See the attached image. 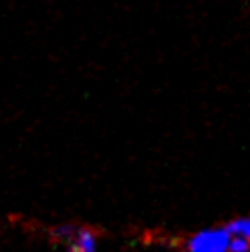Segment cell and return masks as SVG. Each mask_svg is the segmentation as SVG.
<instances>
[{"label":"cell","mask_w":250,"mask_h":252,"mask_svg":"<svg viewBox=\"0 0 250 252\" xmlns=\"http://www.w3.org/2000/svg\"><path fill=\"white\" fill-rule=\"evenodd\" d=\"M231 233L225 227L202 229L188 240V252H229Z\"/></svg>","instance_id":"cell-1"},{"label":"cell","mask_w":250,"mask_h":252,"mask_svg":"<svg viewBox=\"0 0 250 252\" xmlns=\"http://www.w3.org/2000/svg\"><path fill=\"white\" fill-rule=\"evenodd\" d=\"M67 252H96L98 250V238L92 229L88 227H77L71 233V238L65 242Z\"/></svg>","instance_id":"cell-2"},{"label":"cell","mask_w":250,"mask_h":252,"mask_svg":"<svg viewBox=\"0 0 250 252\" xmlns=\"http://www.w3.org/2000/svg\"><path fill=\"white\" fill-rule=\"evenodd\" d=\"M225 229L231 233V236H242V238H248L250 240V217L229 221L225 225Z\"/></svg>","instance_id":"cell-3"},{"label":"cell","mask_w":250,"mask_h":252,"mask_svg":"<svg viewBox=\"0 0 250 252\" xmlns=\"http://www.w3.org/2000/svg\"><path fill=\"white\" fill-rule=\"evenodd\" d=\"M229 252H250V240L242 238V236H231Z\"/></svg>","instance_id":"cell-4"}]
</instances>
